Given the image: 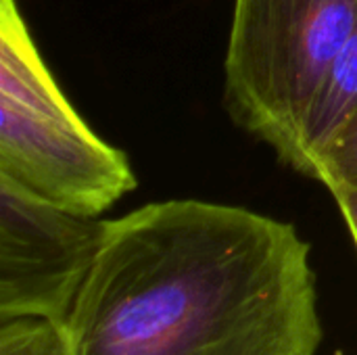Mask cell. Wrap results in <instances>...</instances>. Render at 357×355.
Wrapping results in <instances>:
<instances>
[{
	"mask_svg": "<svg viewBox=\"0 0 357 355\" xmlns=\"http://www.w3.org/2000/svg\"><path fill=\"white\" fill-rule=\"evenodd\" d=\"M65 328L73 355H316L312 247L247 207L146 203L107 220Z\"/></svg>",
	"mask_w": 357,
	"mask_h": 355,
	"instance_id": "1",
	"label": "cell"
},
{
	"mask_svg": "<svg viewBox=\"0 0 357 355\" xmlns=\"http://www.w3.org/2000/svg\"><path fill=\"white\" fill-rule=\"evenodd\" d=\"M105 230L107 220L71 213L0 176V322L65 324Z\"/></svg>",
	"mask_w": 357,
	"mask_h": 355,
	"instance_id": "4",
	"label": "cell"
},
{
	"mask_svg": "<svg viewBox=\"0 0 357 355\" xmlns=\"http://www.w3.org/2000/svg\"><path fill=\"white\" fill-rule=\"evenodd\" d=\"M356 21L357 0H234L224 107L280 163Z\"/></svg>",
	"mask_w": 357,
	"mask_h": 355,
	"instance_id": "3",
	"label": "cell"
},
{
	"mask_svg": "<svg viewBox=\"0 0 357 355\" xmlns=\"http://www.w3.org/2000/svg\"><path fill=\"white\" fill-rule=\"evenodd\" d=\"M314 180L324 184L331 195L357 190V107L318 161Z\"/></svg>",
	"mask_w": 357,
	"mask_h": 355,
	"instance_id": "7",
	"label": "cell"
},
{
	"mask_svg": "<svg viewBox=\"0 0 357 355\" xmlns=\"http://www.w3.org/2000/svg\"><path fill=\"white\" fill-rule=\"evenodd\" d=\"M0 355H73L65 324L19 318L0 322Z\"/></svg>",
	"mask_w": 357,
	"mask_h": 355,
	"instance_id": "6",
	"label": "cell"
},
{
	"mask_svg": "<svg viewBox=\"0 0 357 355\" xmlns=\"http://www.w3.org/2000/svg\"><path fill=\"white\" fill-rule=\"evenodd\" d=\"M333 197H335V201H337V205H339V209L343 213V220H345V224H347V228L351 232V239H354L357 247V190H354V192H337Z\"/></svg>",
	"mask_w": 357,
	"mask_h": 355,
	"instance_id": "8",
	"label": "cell"
},
{
	"mask_svg": "<svg viewBox=\"0 0 357 355\" xmlns=\"http://www.w3.org/2000/svg\"><path fill=\"white\" fill-rule=\"evenodd\" d=\"M357 107V21L305 115L287 167L314 180L316 165Z\"/></svg>",
	"mask_w": 357,
	"mask_h": 355,
	"instance_id": "5",
	"label": "cell"
},
{
	"mask_svg": "<svg viewBox=\"0 0 357 355\" xmlns=\"http://www.w3.org/2000/svg\"><path fill=\"white\" fill-rule=\"evenodd\" d=\"M0 176L88 218H100L138 186L128 155L63 94L17 0H0Z\"/></svg>",
	"mask_w": 357,
	"mask_h": 355,
	"instance_id": "2",
	"label": "cell"
}]
</instances>
